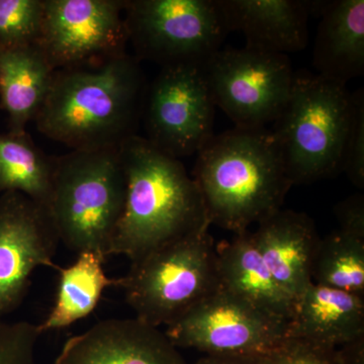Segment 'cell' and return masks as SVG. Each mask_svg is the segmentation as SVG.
I'll return each instance as SVG.
<instances>
[{
  "label": "cell",
  "mask_w": 364,
  "mask_h": 364,
  "mask_svg": "<svg viewBox=\"0 0 364 364\" xmlns=\"http://www.w3.org/2000/svg\"><path fill=\"white\" fill-rule=\"evenodd\" d=\"M146 91L140 62L127 53L60 69L33 121L72 150L114 149L136 135Z\"/></svg>",
  "instance_id": "6da1fadb"
},
{
  "label": "cell",
  "mask_w": 364,
  "mask_h": 364,
  "mask_svg": "<svg viewBox=\"0 0 364 364\" xmlns=\"http://www.w3.org/2000/svg\"><path fill=\"white\" fill-rule=\"evenodd\" d=\"M119 155L126 200L109 255L132 262L210 227L200 189L181 160L164 154L144 136L124 141Z\"/></svg>",
  "instance_id": "7a4b0ae2"
},
{
  "label": "cell",
  "mask_w": 364,
  "mask_h": 364,
  "mask_svg": "<svg viewBox=\"0 0 364 364\" xmlns=\"http://www.w3.org/2000/svg\"><path fill=\"white\" fill-rule=\"evenodd\" d=\"M193 181L208 221L235 235L282 210L293 184L272 130L234 128L196 153Z\"/></svg>",
  "instance_id": "3957f363"
},
{
  "label": "cell",
  "mask_w": 364,
  "mask_h": 364,
  "mask_svg": "<svg viewBox=\"0 0 364 364\" xmlns=\"http://www.w3.org/2000/svg\"><path fill=\"white\" fill-rule=\"evenodd\" d=\"M53 159L47 210L60 242L76 254L91 251L107 260L126 200L119 148L71 150Z\"/></svg>",
  "instance_id": "277c9868"
},
{
  "label": "cell",
  "mask_w": 364,
  "mask_h": 364,
  "mask_svg": "<svg viewBox=\"0 0 364 364\" xmlns=\"http://www.w3.org/2000/svg\"><path fill=\"white\" fill-rule=\"evenodd\" d=\"M352 114L353 97L346 85L318 74L294 75L272 130L293 186L341 173Z\"/></svg>",
  "instance_id": "5b68a950"
},
{
  "label": "cell",
  "mask_w": 364,
  "mask_h": 364,
  "mask_svg": "<svg viewBox=\"0 0 364 364\" xmlns=\"http://www.w3.org/2000/svg\"><path fill=\"white\" fill-rule=\"evenodd\" d=\"M208 230L132 262L117 279L136 318L152 327L168 326L220 289L217 247Z\"/></svg>",
  "instance_id": "8992f818"
},
{
  "label": "cell",
  "mask_w": 364,
  "mask_h": 364,
  "mask_svg": "<svg viewBox=\"0 0 364 364\" xmlns=\"http://www.w3.org/2000/svg\"><path fill=\"white\" fill-rule=\"evenodd\" d=\"M124 14L134 57L161 67H200L229 33L219 0H124Z\"/></svg>",
  "instance_id": "52a82bcc"
},
{
  "label": "cell",
  "mask_w": 364,
  "mask_h": 364,
  "mask_svg": "<svg viewBox=\"0 0 364 364\" xmlns=\"http://www.w3.org/2000/svg\"><path fill=\"white\" fill-rule=\"evenodd\" d=\"M215 107L235 128L263 129L284 109L294 80L287 55L241 49H220L200 66Z\"/></svg>",
  "instance_id": "ba28073f"
},
{
  "label": "cell",
  "mask_w": 364,
  "mask_h": 364,
  "mask_svg": "<svg viewBox=\"0 0 364 364\" xmlns=\"http://www.w3.org/2000/svg\"><path fill=\"white\" fill-rule=\"evenodd\" d=\"M289 321L275 317L220 287L164 333L176 348L205 355L256 358L287 337Z\"/></svg>",
  "instance_id": "9c48e42d"
},
{
  "label": "cell",
  "mask_w": 364,
  "mask_h": 364,
  "mask_svg": "<svg viewBox=\"0 0 364 364\" xmlns=\"http://www.w3.org/2000/svg\"><path fill=\"white\" fill-rule=\"evenodd\" d=\"M215 107L200 67H161L146 91L144 138L178 160L196 154L215 135Z\"/></svg>",
  "instance_id": "30bf717a"
},
{
  "label": "cell",
  "mask_w": 364,
  "mask_h": 364,
  "mask_svg": "<svg viewBox=\"0 0 364 364\" xmlns=\"http://www.w3.org/2000/svg\"><path fill=\"white\" fill-rule=\"evenodd\" d=\"M124 0H43L40 49L55 71L124 54Z\"/></svg>",
  "instance_id": "8fae6325"
},
{
  "label": "cell",
  "mask_w": 364,
  "mask_h": 364,
  "mask_svg": "<svg viewBox=\"0 0 364 364\" xmlns=\"http://www.w3.org/2000/svg\"><path fill=\"white\" fill-rule=\"evenodd\" d=\"M59 243L44 207L18 191L0 195V317L20 308L38 267L58 272Z\"/></svg>",
  "instance_id": "7c38bea8"
},
{
  "label": "cell",
  "mask_w": 364,
  "mask_h": 364,
  "mask_svg": "<svg viewBox=\"0 0 364 364\" xmlns=\"http://www.w3.org/2000/svg\"><path fill=\"white\" fill-rule=\"evenodd\" d=\"M54 364H188L159 328L107 318L67 339Z\"/></svg>",
  "instance_id": "4fadbf2b"
},
{
  "label": "cell",
  "mask_w": 364,
  "mask_h": 364,
  "mask_svg": "<svg viewBox=\"0 0 364 364\" xmlns=\"http://www.w3.org/2000/svg\"><path fill=\"white\" fill-rule=\"evenodd\" d=\"M228 31L240 32L245 47L287 55L309 42L311 1L301 0H219Z\"/></svg>",
  "instance_id": "5bb4252c"
},
{
  "label": "cell",
  "mask_w": 364,
  "mask_h": 364,
  "mask_svg": "<svg viewBox=\"0 0 364 364\" xmlns=\"http://www.w3.org/2000/svg\"><path fill=\"white\" fill-rule=\"evenodd\" d=\"M261 257L280 287L294 299L312 284L314 254L320 237L304 213L279 210L252 232Z\"/></svg>",
  "instance_id": "9a60e30c"
},
{
  "label": "cell",
  "mask_w": 364,
  "mask_h": 364,
  "mask_svg": "<svg viewBox=\"0 0 364 364\" xmlns=\"http://www.w3.org/2000/svg\"><path fill=\"white\" fill-rule=\"evenodd\" d=\"M321 16L313 65L322 76L346 85L364 74V0L315 1Z\"/></svg>",
  "instance_id": "2e32d148"
},
{
  "label": "cell",
  "mask_w": 364,
  "mask_h": 364,
  "mask_svg": "<svg viewBox=\"0 0 364 364\" xmlns=\"http://www.w3.org/2000/svg\"><path fill=\"white\" fill-rule=\"evenodd\" d=\"M363 336V296L312 282L296 299L287 337L337 348Z\"/></svg>",
  "instance_id": "e0dca14e"
},
{
  "label": "cell",
  "mask_w": 364,
  "mask_h": 364,
  "mask_svg": "<svg viewBox=\"0 0 364 364\" xmlns=\"http://www.w3.org/2000/svg\"><path fill=\"white\" fill-rule=\"evenodd\" d=\"M220 287L270 315L291 320L296 299L279 286L254 243L252 233L217 246Z\"/></svg>",
  "instance_id": "ac0fdd59"
},
{
  "label": "cell",
  "mask_w": 364,
  "mask_h": 364,
  "mask_svg": "<svg viewBox=\"0 0 364 364\" xmlns=\"http://www.w3.org/2000/svg\"><path fill=\"white\" fill-rule=\"evenodd\" d=\"M54 72L38 45L0 50V105L9 133H26L44 104Z\"/></svg>",
  "instance_id": "d6986e66"
},
{
  "label": "cell",
  "mask_w": 364,
  "mask_h": 364,
  "mask_svg": "<svg viewBox=\"0 0 364 364\" xmlns=\"http://www.w3.org/2000/svg\"><path fill=\"white\" fill-rule=\"evenodd\" d=\"M105 262L100 254L86 251L77 254L69 267L59 268L54 306L44 322L38 325L42 334L64 329L88 317L97 309L105 289L117 287V279L105 274Z\"/></svg>",
  "instance_id": "ffe728a7"
},
{
  "label": "cell",
  "mask_w": 364,
  "mask_h": 364,
  "mask_svg": "<svg viewBox=\"0 0 364 364\" xmlns=\"http://www.w3.org/2000/svg\"><path fill=\"white\" fill-rule=\"evenodd\" d=\"M54 159L46 156L28 133H0V195L18 191L42 205H49Z\"/></svg>",
  "instance_id": "44dd1931"
},
{
  "label": "cell",
  "mask_w": 364,
  "mask_h": 364,
  "mask_svg": "<svg viewBox=\"0 0 364 364\" xmlns=\"http://www.w3.org/2000/svg\"><path fill=\"white\" fill-rule=\"evenodd\" d=\"M312 282L364 298V240L341 231L318 242Z\"/></svg>",
  "instance_id": "7402d4cb"
},
{
  "label": "cell",
  "mask_w": 364,
  "mask_h": 364,
  "mask_svg": "<svg viewBox=\"0 0 364 364\" xmlns=\"http://www.w3.org/2000/svg\"><path fill=\"white\" fill-rule=\"evenodd\" d=\"M43 0H0V50L38 45Z\"/></svg>",
  "instance_id": "603a6c76"
},
{
  "label": "cell",
  "mask_w": 364,
  "mask_h": 364,
  "mask_svg": "<svg viewBox=\"0 0 364 364\" xmlns=\"http://www.w3.org/2000/svg\"><path fill=\"white\" fill-rule=\"evenodd\" d=\"M41 335L33 323L0 317V364H38L36 348Z\"/></svg>",
  "instance_id": "cb8c5ba5"
},
{
  "label": "cell",
  "mask_w": 364,
  "mask_h": 364,
  "mask_svg": "<svg viewBox=\"0 0 364 364\" xmlns=\"http://www.w3.org/2000/svg\"><path fill=\"white\" fill-rule=\"evenodd\" d=\"M255 359L258 364H336V348L287 337L272 350Z\"/></svg>",
  "instance_id": "d4e9b609"
},
{
  "label": "cell",
  "mask_w": 364,
  "mask_h": 364,
  "mask_svg": "<svg viewBox=\"0 0 364 364\" xmlns=\"http://www.w3.org/2000/svg\"><path fill=\"white\" fill-rule=\"evenodd\" d=\"M353 114L345 145L342 172L359 189L364 188V93H352Z\"/></svg>",
  "instance_id": "484cf974"
},
{
  "label": "cell",
  "mask_w": 364,
  "mask_h": 364,
  "mask_svg": "<svg viewBox=\"0 0 364 364\" xmlns=\"http://www.w3.org/2000/svg\"><path fill=\"white\" fill-rule=\"evenodd\" d=\"M339 231L364 240V196L356 193L335 205Z\"/></svg>",
  "instance_id": "4316f807"
},
{
  "label": "cell",
  "mask_w": 364,
  "mask_h": 364,
  "mask_svg": "<svg viewBox=\"0 0 364 364\" xmlns=\"http://www.w3.org/2000/svg\"><path fill=\"white\" fill-rule=\"evenodd\" d=\"M336 364H364V336L337 347Z\"/></svg>",
  "instance_id": "83f0119b"
},
{
  "label": "cell",
  "mask_w": 364,
  "mask_h": 364,
  "mask_svg": "<svg viewBox=\"0 0 364 364\" xmlns=\"http://www.w3.org/2000/svg\"><path fill=\"white\" fill-rule=\"evenodd\" d=\"M193 364H258L255 358L244 356L205 355Z\"/></svg>",
  "instance_id": "f1b7e54d"
}]
</instances>
